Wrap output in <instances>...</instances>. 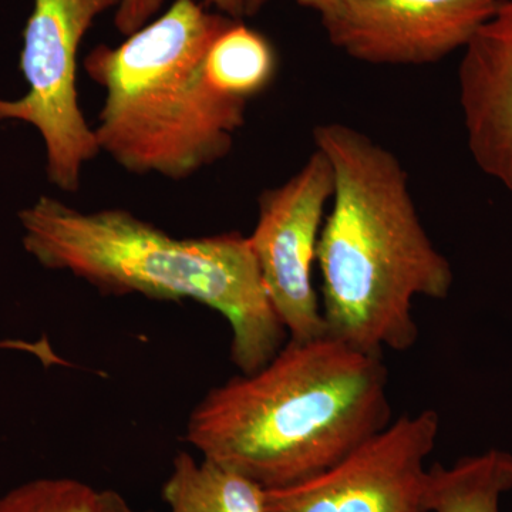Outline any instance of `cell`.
<instances>
[{"instance_id":"1","label":"cell","mask_w":512,"mask_h":512,"mask_svg":"<svg viewBox=\"0 0 512 512\" xmlns=\"http://www.w3.org/2000/svg\"><path fill=\"white\" fill-rule=\"evenodd\" d=\"M313 141L335 181L316 255L326 335L370 355L406 352L419 339L414 301L448 298L450 261L427 234L392 151L343 123L318 124Z\"/></svg>"},{"instance_id":"2","label":"cell","mask_w":512,"mask_h":512,"mask_svg":"<svg viewBox=\"0 0 512 512\" xmlns=\"http://www.w3.org/2000/svg\"><path fill=\"white\" fill-rule=\"evenodd\" d=\"M392 421L382 356L325 335L288 339L268 365L212 387L192 409L185 440L279 488L325 473Z\"/></svg>"},{"instance_id":"3","label":"cell","mask_w":512,"mask_h":512,"mask_svg":"<svg viewBox=\"0 0 512 512\" xmlns=\"http://www.w3.org/2000/svg\"><path fill=\"white\" fill-rule=\"evenodd\" d=\"M19 221L23 248L40 265L103 295L190 299L220 313L242 375L268 365L286 343L249 239L239 232L177 238L126 210L80 211L47 195L20 211Z\"/></svg>"},{"instance_id":"4","label":"cell","mask_w":512,"mask_h":512,"mask_svg":"<svg viewBox=\"0 0 512 512\" xmlns=\"http://www.w3.org/2000/svg\"><path fill=\"white\" fill-rule=\"evenodd\" d=\"M195 0H174L119 46L99 45L84 72L106 92L94 134L128 173L181 181L228 156L245 101L214 89L204 59L232 22Z\"/></svg>"},{"instance_id":"5","label":"cell","mask_w":512,"mask_h":512,"mask_svg":"<svg viewBox=\"0 0 512 512\" xmlns=\"http://www.w3.org/2000/svg\"><path fill=\"white\" fill-rule=\"evenodd\" d=\"M120 2L33 0L20 53L28 92L15 100L0 97V123L36 128L45 144L47 178L69 194L80 190L84 167L100 154L77 93L80 45L96 19Z\"/></svg>"},{"instance_id":"6","label":"cell","mask_w":512,"mask_h":512,"mask_svg":"<svg viewBox=\"0 0 512 512\" xmlns=\"http://www.w3.org/2000/svg\"><path fill=\"white\" fill-rule=\"evenodd\" d=\"M333 185L332 165L316 148L286 183L261 192L248 237L276 315L298 342L326 335L313 268Z\"/></svg>"},{"instance_id":"7","label":"cell","mask_w":512,"mask_h":512,"mask_svg":"<svg viewBox=\"0 0 512 512\" xmlns=\"http://www.w3.org/2000/svg\"><path fill=\"white\" fill-rule=\"evenodd\" d=\"M439 433L436 410L404 414L325 473L265 488V512H427L426 463Z\"/></svg>"},{"instance_id":"8","label":"cell","mask_w":512,"mask_h":512,"mask_svg":"<svg viewBox=\"0 0 512 512\" xmlns=\"http://www.w3.org/2000/svg\"><path fill=\"white\" fill-rule=\"evenodd\" d=\"M501 0H338L320 16L329 42L359 62L424 66L463 50Z\"/></svg>"},{"instance_id":"9","label":"cell","mask_w":512,"mask_h":512,"mask_svg":"<svg viewBox=\"0 0 512 512\" xmlns=\"http://www.w3.org/2000/svg\"><path fill=\"white\" fill-rule=\"evenodd\" d=\"M458 90L473 160L512 194V0L464 47Z\"/></svg>"},{"instance_id":"10","label":"cell","mask_w":512,"mask_h":512,"mask_svg":"<svg viewBox=\"0 0 512 512\" xmlns=\"http://www.w3.org/2000/svg\"><path fill=\"white\" fill-rule=\"evenodd\" d=\"M512 490V453L490 448L458 458L451 466L427 470V512H500L503 495Z\"/></svg>"},{"instance_id":"11","label":"cell","mask_w":512,"mask_h":512,"mask_svg":"<svg viewBox=\"0 0 512 512\" xmlns=\"http://www.w3.org/2000/svg\"><path fill=\"white\" fill-rule=\"evenodd\" d=\"M168 512H265V488L238 471L187 451L174 458L164 483Z\"/></svg>"},{"instance_id":"12","label":"cell","mask_w":512,"mask_h":512,"mask_svg":"<svg viewBox=\"0 0 512 512\" xmlns=\"http://www.w3.org/2000/svg\"><path fill=\"white\" fill-rule=\"evenodd\" d=\"M204 72L217 92L248 103L274 83L278 55L264 33L234 19L211 43Z\"/></svg>"},{"instance_id":"13","label":"cell","mask_w":512,"mask_h":512,"mask_svg":"<svg viewBox=\"0 0 512 512\" xmlns=\"http://www.w3.org/2000/svg\"><path fill=\"white\" fill-rule=\"evenodd\" d=\"M97 493L74 478H37L0 497V512H93Z\"/></svg>"},{"instance_id":"14","label":"cell","mask_w":512,"mask_h":512,"mask_svg":"<svg viewBox=\"0 0 512 512\" xmlns=\"http://www.w3.org/2000/svg\"><path fill=\"white\" fill-rule=\"evenodd\" d=\"M165 0H121L114 13V26L121 35L130 36L156 19Z\"/></svg>"},{"instance_id":"15","label":"cell","mask_w":512,"mask_h":512,"mask_svg":"<svg viewBox=\"0 0 512 512\" xmlns=\"http://www.w3.org/2000/svg\"><path fill=\"white\" fill-rule=\"evenodd\" d=\"M93 512H151L136 510L120 493L114 490H104L97 493Z\"/></svg>"},{"instance_id":"16","label":"cell","mask_w":512,"mask_h":512,"mask_svg":"<svg viewBox=\"0 0 512 512\" xmlns=\"http://www.w3.org/2000/svg\"><path fill=\"white\" fill-rule=\"evenodd\" d=\"M269 2H272V0H248L247 16L256 15ZM296 2L303 6V8L315 10L316 13H319V16H323L335 8L338 0H296Z\"/></svg>"},{"instance_id":"17","label":"cell","mask_w":512,"mask_h":512,"mask_svg":"<svg viewBox=\"0 0 512 512\" xmlns=\"http://www.w3.org/2000/svg\"><path fill=\"white\" fill-rule=\"evenodd\" d=\"M205 5L217 9L221 15L235 20L247 18L248 0H204Z\"/></svg>"}]
</instances>
